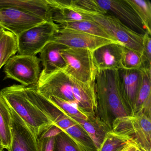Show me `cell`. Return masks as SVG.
<instances>
[{"mask_svg":"<svg viewBox=\"0 0 151 151\" xmlns=\"http://www.w3.org/2000/svg\"><path fill=\"white\" fill-rule=\"evenodd\" d=\"M59 29L54 22H45L21 33L17 36L18 55L36 56L52 41Z\"/></svg>","mask_w":151,"mask_h":151,"instance_id":"8992f818","label":"cell"},{"mask_svg":"<svg viewBox=\"0 0 151 151\" xmlns=\"http://www.w3.org/2000/svg\"><path fill=\"white\" fill-rule=\"evenodd\" d=\"M0 149H1V150H2V151H3V150H2V147H1V142H0Z\"/></svg>","mask_w":151,"mask_h":151,"instance_id":"e575fe53","label":"cell"},{"mask_svg":"<svg viewBox=\"0 0 151 151\" xmlns=\"http://www.w3.org/2000/svg\"><path fill=\"white\" fill-rule=\"evenodd\" d=\"M12 8L37 16L45 22H52V9L46 0H0V8Z\"/></svg>","mask_w":151,"mask_h":151,"instance_id":"2e32d148","label":"cell"},{"mask_svg":"<svg viewBox=\"0 0 151 151\" xmlns=\"http://www.w3.org/2000/svg\"><path fill=\"white\" fill-rule=\"evenodd\" d=\"M25 91L30 101L50 118L54 125L62 131L77 124L65 115L47 98L38 92L34 86L25 87Z\"/></svg>","mask_w":151,"mask_h":151,"instance_id":"4fadbf2b","label":"cell"},{"mask_svg":"<svg viewBox=\"0 0 151 151\" xmlns=\"http://www.w3.org/2000/svg\"><path fill=\"white\" fill-rule=\"evenodd\" d=\"M52 41L68 47L86 48L93 52L104 45L118 43L81 32L64 29H60Z\"/></svg>","mask_w":151,"mask_h":151,"instance_id":"7c38bea8","label":"cell"},{"mask_svg":"<svg viewBox=\"0 0 151 151\" xmlns=\"http://www.w3.org/2000/svg\"><path fill=\"white\" fill-rule=\"evenodd\" d=\"M139 147L135 143L132 142L127 145L125 146L122 150L120 151H136L137 148Z\"/></svg>","mask_w":151,"mask_h":151,"instance_id":"1f68e13d","label":"cell"},{"mask_svg":"<svg viewBox=\"0 0 151 151\" xmlns=\"http://www.w3.org/2000/svg\"><path fill=\"white\" fill-rule=\"evenodd\" d=\"M54 151H79L70 138L64 132L55 137Z\"/></svg>","mask_w":151,"mask_h":151,"instance_id":"f1b7e54d","label":"cell"},{"mask_svg":"<svg viewBox=\"0 0 151 151\" xmlns=\"http://www.w3.org/2000/svg\"><path fill=\"white\" fill-rule=\"evenodd\" d=\"M151 117L137 114L116 118L111 131L124 137L143 151H151Z\"/></svg>","mask_w":151,"mask_h":151,"instance_id":"277c9868","label":"cell"},{"mask_svg":"<svg viewBox=\"0 0 151 151\" xmlns=\"http://www.w3.org/2000/svg\"><path fill=\"white\" fill-rule=\"evenodd\" d=\"M66 47L52 41L44 47L40 52V59L44 68L41 72L48 74L65 69L66 64L61 55L60 51Z\"/></svg>","mask_w":151,"mask_h":151,"instance_id":"e0dca14e","label":"cell"},{"mask_svg":"<svg viewBox=\"0 0 151 151\" xmlns=\"http://www.w3.org/2000/svg\"><path fill=\"white\" fill-rule=\"evenodd\" d=\"M121 66L122 68L125 69H140L142 67L141 54L124 46Z\"/></svg>","mask_w":151,"mask_h":151,"instance_id":"83f0119b","label":"cell"},{"mask_svg":"<svg viewBox=\"0 0 151 151\" xmlns=\"http://www.w3.org/2000/svg\"><path fill=\"white\" fill-rule=\"evenodd\" d=\"M46 98L52 102L69 118L73 120L75 119L86 120L88 119L89 116L81 112L76 104L54 96H48Z\"/></svg>","mask_w":151,"mask_h":151,"instance_id":"484cf974","label":"cell"},{"mask_svg":"<svg viewBox=\"0 0 151 151\" xmlns=\"http://www.w3.org/2000/svg\"><path fill=\"white\" fill-rule=\"evenodd\" d=\"M58 25L60 29H68L81 32L120 43L109 35L98 24L91 20L65 23Z\"/></svg>","mask_w":151,"mask_h":151,"instance_id":"44dd1931","label":"cell"},{"mask_svg":"<svg viewBox=\"0 0 151 151\" xmlns=\"http://www.w3.org/2000/svg\"><path fill=\"white\" fill-rule=\"evenodd\" d=\"M0 142L2 150L11 151L12 121L8 104L0 94Z\"/></svg>","mask_w":151,"mask_h":151,"instance_id":"ffe728a7","label":"cell"},{"mask_svg":"<svg viewBox=\"0 0 151 151\" xmlns=\"http://www.w3.org/2000/svg\"><path fill=\"white\" fill-rule=\"evenodd\" d=\"M5 29H3L2 27H1V26H0V34H1V32H2Z\"/></svg>","mask_w":151,"mask_h":151,"instance_id":"d6a6232c","label":"cell"},{"mask_svg":"<svg viewBox=\"0 0 151 151\" xmlns=\"http://www.w3.org/2000/svg\"><path fill=\"white\" fill-rule=\"evenodd\" d=\"M63 131L70 138L79 151H97L90 136L78 124L72 125Z\"/></svg>","mask_w":151,"mask_h":151,"instance_id":"7402d4cb","label":"cell"},{"mask_svg":"<svg viewBox=\"0 0 151 151\" xmlns=\"http://www.w3.org/2000/svg\"><path fill=\"white\" fill-rule=\"evenodd\" d=\"M124 46L122 43H112L93 51V57L98 70L122 68L121 61Z\"/></svg>","mask_w":151,"mask_h":151,"instance_id":"9a60e30c","label":"cell"},{"mask_svg":"<svg viewBox=\"0 0 151 151\" xmlns=\"http://www.w3.org/2000/svg\"><path fill=\"white\" fill-rule=\"evenodd\" d=\"M0 151H2V150H1V149H0Z\"/></svg>","mask_w":151,"mask_h":151,"instance_id":"d590c367","label":"cell"},{"mask_svg":"<svg viewBox=\"0 0 151 151\" xmlns=\"http://www.w3.org/2000/svg\"><path fill=\"white\" fill-rule=\"evenodd\" d=\"M40 62V59L37 56L14 55L4 67L5 78L15 80L25 87L35 86L41 74Z\"/></svg>","mask_w":151,"mask_h":151,"instance_id":"52a82bcc","label":"cell"},{"mask_svg":"<svg viewBox=\"0 0 151 151\" xmlns=\"http://www.w3.org/2000/svg\"><path fill=\"white\" fill-rule=\"evenodd\" d=\"M140 69L142 82L132 115L145 114L151 117V68Z\"/></svg>","mask_w":151,"mask_h":151,"instance_id":"ac0fdd59","label":"cell"},{"mask_svg":"<svg viewBox=\"0 0 151 151\" xmlns=\"http://www.w3.org/2000/svg\"><path fill=\"white\" fill-rule=\"evenodd\" d=\"M98 24L109 35L124 46L141 54L143 36L128 28L118 19L108 14H85Z\"/></svg>","mask_w":151,"mask_h":151,"instance_id":"ba28073f","label":"cell"},{"mask_svg":"<svg viewBox=\"0 0 151 151\" xmlns=\"http://www.w3.org/2000/svg\"><path fill=\"white\" fill-rule=\"evenodd\" d=\"M74 121L87 132L93 141L98 151L105 139L106 134L111 130L96 115L89 116L88 119L86 120L75 119Z\"/></svg>","mask_w":151,"mask_h":151,"instance_id":"d6986e66","label":"cell"},{"mask_svg":"<svg viewBox=\"0 0 151 151\" xmlns=\"http://www.w3.org/2000/svg\"><path fill=\"white\" fill-rule=\"evenodd\" d=\"M106 14L114 17L133 31L144 35L145 26L138 16L126 0H95Z\"/></svg>","mask_w":151,"mask_h":151,"instance_id":"9c48e42d","label":"cell"},{"mask_svg":"<svg viewBox=\"0 0 151 151\" xmlns=\"http://www.w3.org/2000/svg\"><path fill=\"white\" fill-rule=\"evenodd\" d=\"M9 105L29 126L38 139L53 126L52 120L29 99L25 86L13 85L0 91Z\"/></svg>","mask_w":151,"mask_h":151,"instance_id":"3957f363","label":"cell"},{"mask_svg":"<svg viewBox=\"0 0 151 151\" xmlns=\"http://www.w3.org/2000/svg\"><path fill=\"white\" fill-rule=\"evenodd\" d=\"M17 52V36L4 30L0 34V69Z\"/></svg>","mask_w":151,"mask_h":151,"instance_id":"603a6c76","label":"cell"},{"mask_svg":"<svg viewBox=\"0 0 151 151\" xmlns=\"http://www.w3.org/2000/svg\"><path fill=\"white\" fill-rule=\"evenodd\" d=\"M34 86L38 92L46 98L52 96L60 98L76 104L86 115L96 114L94 83H82L63 70H58L48 74L41 72L38 82Z\"/></svg>","mask_w":151,"mask_h":151,"instance_id":"6da1fadb","label":"cell"},{"mask_svg":"<svg viewBox=\"0 0 151 151\" xmlns=\"http://www.w3.org/2000/svg\"><path fill=\"white\" fill-rule=\"evenodd\" d=\"M60 54L66 64L63 70L68 75L85 83H94L98 70L93 51L66 47Z\"/></svg>","mask_w":151,"mask_h":151,"instance_id":"5b68a950","label":"cell"},{"mask_svg":"<svg viewBox=\"0 0 151 151\" xmlns=\"http://www.w3.org/2000/svg\"><path fill=\"white\" fill-rule=\"evenodd\" d=\"M141 57L142 67L141 68H151V35L147 32L145 33L143 36V50L141 52Z\"/></svg>","mask_w":151,"mask_h":151,"instance_id":"f546056e","label":"cell"},{"mask_svg":"<svg viewBox=\"0 0 151 151\" xmlns=\"http://www.w3.org/2000/svg\"><path fill=\"white\" fill-rule=\"evenodd\" d=\"M141 20L147 32L151 35V3L148 0H126Z\"/></svg>","mask_w":151,"mask_h":151,"instance_id":"d4e9b609","label":"cell"},{"mask_svg":"<svg viewBox=\"0 0 151 151\" xmlns=\"http://www.w3.org/2000/svg\"><path fill=\"white\" fill-rule=\"evenodd\" d=\"M55 137L38 139L39 151H54Z\"/></svg>","mask_w":151,"mask_h":151,"instance_id":"4dcf8cb0","label":"cell"},{"mask_svg":"<svg viewBox=\"0 0 151 151\" xmlns=\"http://www.w3.org/2000/svg\"><path fill=\"white\" fill-rule=\"evenodd\" d=\"M94 89L97 100L96 115L111 131L116 119L130 115L120 91L118 70H98Z\"/></svg>","mask_w":151,"mask_h":151,"instance_id":"7a4b0ae2","label":"cell"},{"mask_svg":"<svg viewBox=\"0 0 151 151\" xmlns=\"http://www.w3.org/2000/svg\"><path fill=\"white\" fill-rule=\"evenodd\" d=\"M132 142L126 138L110 131L106 134L98 151H120L125 146Z\"/></svg>","mask_w":151,"mask_h":151,"instance_id":"4316f807","label":"cell"},{"mask_svg":"<svg viewBox=\"0 0 151 151\" xmlns=\"http://www.w3.org/2000/svg\"><path fill=\"white\" fill-rule=\"evenodd\" d=\"M9 106L12 121L11 151H39L38 139L35 133L20 116L9 105Z\"/></svg>","mask_w":151,"mask_h":151,"instance_id":"30bf717a","label":"cell"},{"mask_svg":"<svg viewBox=\"0 0 151 151\" xmlns=\"http://www.w3.org/2000/svg\"><path fill=\"white\" fill-rule=\"evenodd\" d=\"M136 151H143V150H141L140 148H139V147H138L137 148V150H136Z\"/></svg>","mask_w":151,"mask_h":151,"instance_id":"836d02e7","label":"cell"},{"mask_svg":"<svg viewBox=\"0 0 151 151\" xmlns=\"http://www.w3.org/2000/svg\"><path fill=\"white\" fill-rule=\"evenodd\" d=\"M45 22L42 18L12 8H0V26L16 36Z\"/></svg>","mask_w":151,"mask_h":151,"instance_id":"8fae6325","label":"cell"},{"mask_svg":"<svg viewBox=\"0 0 151 151\" xmlns=\"http://www.w3.org/2000/svg\"><path fill=\"white\" fill-rule=\"evenodd\" d=\"M120 91L129 113L133 114L142 82L140 69L118 70Z\"/></svg>","mask_w":151,"mask_h":151,"instance_id":"5bb4252c","label":"cell"},{"mask_svg":"<svg viewBox=\"0 0 151 151\" xmlns=\"http://www.w3.org/2000/svg\"><path fill=\"white\" fill-rule=\"evenodd\" d=\"M49 6L52 9L53 22L58 25L65 23L90 20L89 17L85 14L77 13L70 9Z\"/></svg>","mask_w":151,"mask_h":151,"instance_id":"cb8c5ba5","label":"cell"}]
</instances>
